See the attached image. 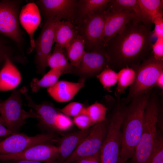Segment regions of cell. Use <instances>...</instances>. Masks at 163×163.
I'll list each match as a JSON object with an SVG mask.
<instances>
[{
    "label": "cell",
    "instance_id": "cell-14",
    "mask_svg": "<svg viewBox=\"0 0 163 163\" xmlns=\"http://www.w3.org/2000/svg\"><path fill=\"white\" fill-rule=\"evenodd\" d=\"M107 9L109 12L104 25L102 40L104 48L107 42L121 32L130 21L135 20L139 22L133 12Z\"/></svg>",
    "mask_w": 163,
    "mask_h": 163
},
{
    "label": "cell",
    "instance_id": "cell-31",
    "mask_svg": "<svg viewBox=\"0 0 163 163\" xmlns=\"http://www.w3.org/2000/svg\"><path fill=\"white\" fill-rule=\"evenodd\" d=\"M107 110V108L104 105L96 102L86 108V114L95 124L105 121Z\"/></svg>",
    "mask_w": 163,
    "mask_h": 163
},
{
    "label": "cell",
    "instance_id": "cell-19",
    "mask_svg": "<svg viewBox=\"0 0 163 163\" xmlns=\"http://www.w3.org/2000/svg\"><path fill=\"white\" fill-rule=\"evenodd\" d=\"M27 89L24 87L23 94L25 97L27 101V105L34 109L39 117L41 122L45 126L55 129V122L59 112L52 104L43 103L37 104L27 94Z\"/></svg>",
    "mask_w": 163,
    "mask_h": 163
},
{
    "label": "cell",
    "instance_id": "cell-20",
    "mask_svg": "<svg viewBox=\"0 0 163 163\" xmlns=\"http://www.w3.org/2000/svg\"><path fill=\"white\" fill-rule=\"evenodd\" d=\"M88 128L69 134L64 138L58 147V158L57 163H63L73 152L81 141L89 134Z\"/></svg>",
    "mask_w": 163,
    "mask_h": 163
},
{
    "label": "cell",
    "instance_id": "cell-15",
    "mask_svg": "<svg viewBox=\"0 0 163 163\" xmlns=\"http://www.w3.org/2000/svg\"><path fill=\"white\" fill-rule=\"evenodd\" d=\"M108 62L109 59L104 48L85 51L75 71L84 76L96 75L108 65Z\"/></svg>",
    "mask_w": 163,
    "mask_h": 163
},
{
    "label": "cell",
    "instance_id": "cell-8",
    "mask_svg": "<svg viewBox=\"0 0 163 163\" xmlns=\"http://www.w3.org/2000/svg\"><path fill=\"white\" fill-rule=\"evenodd\" d=\"M22 1L0 0V34L12 40L21 50L23 37L19 16Z\"/></svg>",
    "mask_w": 163,
    "mask_h": 163
},
{
    "label": "cell",
    "instance_id": "cell-30",
    "mask_svg": "<svg viewBox=\"0 0 163 163\" xmlns=\"http://www.w3.org/2000/svg\"><path fill=\"white\" fill-rule=\"evenodd\" d=\"M162 132L158 130L152 150L147 163H163V137Z\"/></svg>",
    "mask_w": 163,
    "mask_h": 163
},
{
    "label": "cell",
    "instance_id": "cell-16",
    "mask_svg": "<svg viewBox=\"0 0 163 163\" xmlns=\"http://www.w3.org/2000/svg\"><path fill=\"white\" fill-rule=\"evenodd\" d=\"M19 20L29 37L30 47L28 52L30 53L35 48L34 34L41 21L40 11L36 3L31 2L23 6L20 12Z\"/></svg>",
    "mask_w": 163,
    "mask_h": 163
},
{
    "label": "cell",
    "instance_id": "cell-32",
    "mask_svg": "<svg viewBox=\"0 0 163 163\" xmlns=\"http://www.w3.org/2000/svg\"><path fill=\"white\" fill-rule=\"evenodd\" d=\"M0 35V62H4L5 56H8L12 60L21 63L23 57L14 53L13 49L8 45L3 37Z\"/></svg>",
    "mask_w": 163,
    "mask_h": 163
},
{
    "label": "cell",
    "instance_id": "cell-18",
    "mask_svg": "<svg viewBox=\"0 0 163 163\" xmlns=\"http://www.w3.org/2000/svg\"><path fill=\"white\" fill-rule=\"evenodd\" d=\"M21 76L18 70L8 56L0 71V91H7L16 88L20 84Z\"/></svg>",
    "mask_w": 163,
    "mask_h": 163
},
{
    "label": "cell",
    "instance_id": "cell-9",
    "mask_svg": "<svg viewBox=\"0 0 163 163\" xmlns=\"http://www.w3.org/2000/svg\"><path fill=\"white\" fill-rule=\"evenodd\" d=\"M36 3L45 21L56 18L74 25L78 17V0H39Z\"/></svg>",
    "mask_w": 163,
    "mask_h": 163
},
{
    "label": "cell",
    "instance_id": "cell-17",
    "mask_svg": "<svg viewBox=\"0 0 163 163\" xmlns=\"http://www.w3.org/2000/svg\"><path fill=\"white\" fill-rule=\"evenodd\" d=\"M85 81L84 78L78 82L63 80L58 81L53 86L47 88V92L57 102L68 101L85 86Z\"/></svg>",
    "mask_w": 163,
    "mask_h": 163
},
{
    "label": "cell",
    "instance_id": "cell-22",
    "mask_svg": "<svg viewBox=\"0 0 163 163\" xmlns=\"http://www.w3.org/2000/svg\"><path fill=\"white\" fill-rule=\"evenodd\" d=\"M47 66L51 69L60 70L63 74L72 73L75 72V68L65 56L63 48L55 45L53 51L49 56L47 61Z\"/></svg>",
    "mask_w": 163,
    "mask_h": 163
},
{
    "label": "cell",
    "instance_id": "cell-40",
    "mask_svg": "<svg viewBox=\"0 0 163 163\" xmlns=\"http://www.w3.org/2000/svg\"><path fill=\"white\" fill-rule=\"evenodd\" d=\"M0 163H45L43 162L22 160H0Z\"/></svg>",
    "mask_w": 163,
    "mask_h": 163
},
{
    "label": "cell",
    "instance_id": "cell-6",
    "mask_svg": "<svg viewBox=\"0 0 163 163\" xmlns=\"http://www.w3.org/2000/svg\"><path fill=\"white\" fill-rule=\"evenodd\" d=\"M109 12L107 9L78 19L74 25L85 41L86 51L103 49L102 37Z\"/></svg>",
    "mask_w": 163,
    "mask_h": 163
},
{
    "label": "cell",
    "instance_id": "cell-34",
    "mask_svg": "<svg viewBox=\"0 0 163 163\" xmlns=\"http://www.w3.org/2000/svg\"><path fill=\"white\" fill-rule=\"evenodd\" d=\"M73 125V122L69 116L59 113L55 122V129L59 130H65L70 128Z\"/></svg>",
    "mask_w": 163,
    "mask_h": 163
},
{
    "label": "cell",
    "instance_id": "cell-23",
    "mask_svg": "<svg viewBox=\"0 0 163 163\" xmlns=\"http://www.w3.org/2000/svg\"><path fill=\"white\" fill-rule=\"evenodd\" d=\"M142 13L143 24H152V19L163 14V0H138Z\"/></svg>",
    "mask_w": 163,
    "mask_h": 163
},
{
    "label": "cell",
    "instance_id": "cell-25",
    "mask_svg": "<svg viewBox=\"0 0 163 163\" xmlns=\"http://www.w3.org/2000/svg\"><path fill=\"white\" fill-rule=\"evenodd\" d=\"M110 1L111 0H78V19L95 12L105 10Z\"/></svg>",
    "mask_w": 163,
    "mask_h": 163
},
{
    "label": "cell",
    "instance_id": "cell-2",
    "mask_svg": "<svg viewBox=\"0 0 163 163\" xmlns=\"http://www.w3.org/2000/svg\"><path fill=\"white\" fill-rule=\"evenodd\" d=\"M151 91L132 100L125 107L121 125V163H126L133 156L142 133L145 110Z\"/></svg>",
    "mask_w": 163,
    "mask_h": 163
},
{
    "label": "cell",
    "instance_id": "cell-12",
    "mask_svg": "<svg viewBox=\"0 0 163 163\" xmlns=\"http://www.w3.org/2000/svg\"><path fill=\"white\" fill-rule=\"evenodd\" d=\"M57 18H53L47 20L39 37L35 40V63L37 72L40 74H44L47 67V59L54 43L55 27Z\"/></svg>",
    "mask_w": 163,
    "mask_h": 163
},
{
    "label": "cell",
    "instance_id": "cell-38",
    "mask_svg": "<svg viewBox=\"0 0 163 163\" xmlns=\"http://www.w3.org/2000/svg\"><path fill=\"white\" fill-rule=\"evenodd\" d=\"M100 152L92 155L82 158L75 163H101Z\"/></svg>",
    "mask_w": 163,
    "mask_h": 163
},
{
    "label": "cell",
    "instance_id": "cell-27",
    "mask_svg": "<svg viewBox=\"0 0 163 163\" xmlns=\"http://www.w3.org/2000/svg\"><path fill=\"white\" fill-rule=\"evenodd\" d=\"M117 85L114 92L116 97L120 96L125 89L131 85L136 78V72L132 68L126 67L120 69L117 73Z\"/></svg>",
    "mask_w": 163,
    "mask_h": 163
},
{
    "label": "cell",
    "instance_id": "cell-3",
    "mask_svg": "<svg viewBox=\"0 0 163 163\" xmlns=\"http://www.w3.org/2000/svg\"><path fill=\"white\" fill-rule=\"evenodd\" d=\"M159 102L155 93L151 92L144 115L142 133L132 157L126 163H147L157 131Z\"/></svg>",
    "mask_w": 163,
    "mask_h": 163
},
{
    "label": "cell",
    "instance_id": "cell-4",
    "mask_svg": "<svg viewBox=\"0 0 163 163\" xmlns=\"http://www.w3.org/2000/svg\"><path fill=\"white\" fill-rule=\"evenodd\" d=\"M116 100L100 152L101 163H121V125L126 106L120 98Z\"/></svg>",
    "mask_w": 163,
    "mask_h": 163
},
{
    "label": "cell",
    "instance_id": "cell-37",
    "mask_svg": "<svg viewBox=\"0 0 163 163\" xmlns=\"http://www.w3.org/2000/svg\"><path fill=\"white\" fill-rule=\"evenodd\" d=\"M152 53L156 60L163 61V38H157L151 47Z\"/></svg>",
    "mask_w": 163,
    "mask_h": 163
},
{
    "label": "cell",
    "instance_id": "cell-42",
    "mask_svg": "<svg viewBox=\"0 0 163 163\" xmlns=\"http://www.w3.org/2000/svg\"><path fill=\"white\" fill-rule=\"evenodd\" d=\"M2 140V139H1V138H0V142L1 140Z\"/></svg>",
    "mask_w": 163,
    "mask_h": 163
},
{
    "label": "cell",
    "instance_id": "cell-13",
    "mask_svg": "<svg viewBox=\"0 0 163 163\" xmlns=\"http://www.w3.org/2000/svg\"><path fill=\"white\" fill-rule=\"evenodd\" d=\"M58 155V147L46 143L35 145L18 153L0 155V160H22L57 163Z\"/></svg>",
    "mask_w": 163,
    "mask_h": 163
},
{
    "label": "cell",
    "instance_id": "cell-35",
    "mask_svg": "<svg viewBox=\"0 0 163 163\" xmlns=\"http://www.w3.org/2000/svg\"><path fill=\"white\" fill-rule=\"evenodd\" d=\"M155 27L152 31L153 36L157 38H163V14H158L154 17L151 21Z\"/></svg>",
    "mask_w": 163,
    "mask_h": 163
},
{
    "label": "cell",
    "instance_id": "cell-41",
    "mask_svg": "<svg viewBox=\"0 0 163 163\" xmlns=\"http://www.w3.org/2000/svg\"><path fill=\"white\" fill-rule=\"evenodd\" d=\"M155 86L158 87L161 90L163 89V72L159 75L156 81Z\"/></svg>",
    "mask_w": 163,
    "mask_h": 163
},
{
    "label": "cell",
    "instance_id": "cell-10",
    "mask_svg": "<svg viewBox=\"0 0 163 163\" xmlns=\"http://www.w3.org/2000/svg\"><path fill=\"white\" fill-rule=\"evenodd\" d=\"M107 131L105 121L94 124L89 134L63 163H75L82 158L100 152Z\"/></svg>",
    "mask_w": 163,
    "mask_h": 163
},
{
    "label": "cell",
    "instance_id": "cell-21",
    "mask_svg": "<svg viewBox=\"0 0 163 163\" xmlns=\"http://www.w3.org/2000/svg\"><path fill=\"white\" fill-rule=\"evenodd\" d=\"M79 34L73 24L57 18L56 22L54 42L62 48H67L72 41Z\"/></svg>",
    "mask_w": 163,
    "mask_h": 163
},
{
    "label": "cell",
    "instance_id": "cell-11",
    "mask_svg": "<svg viewBox=\"0 0 163 163\" xmlns=\"http://www.w3.org/2000/svg\"><path fill=\"white\" fill-rule=\"evenodd\" d=\"M55 137L52 133L32 136L18 132L12 133L0 142V155L18 153L35 145L47 143Z\"/></svg>",
    "mask_w": 163,
    "mask_h": 163
},
{
    "label": "cell",
    "instance_id": "cell-24",
    "mask_svg": "<svg viewBox=\"0 0 163 163\" xmlns=\"http://www.w3.org/2000/svg\"><path fill=\"white\" fill-rule=\"evenodd\" d=\"M85 40L79 34L71 42L66 49L67 59L75 68L80 63L85 52Z\"/></svg>",
    "mask_w": 163,
    "mask_h": 163
},
{
    "label": "cell",
    "instance_id": "cell-29",
    "mask_svg": "<svg viewBox=\"0 0 163 163\" xmlns=\"http://www.w3.org/2000/svg\"><path fill=\"white\" fill-rule=\"evenodd\" d=\"M96 76L103 88L110 92H111L110 88L117 82V73L108 65Z\"/></svg>",
    "mask_w": 163,
    "mask_h": 163
},
{
    "label": "cell",
    "instance_id": "cell-43",
    "mask_svg": "<svg viewBox=\"0 0 163 163\" xmlns=\"http://www.w3.org/2000/svg\"><path fill=\"white\" fill-rule=\"evenodd\" d=\"M1 101H0V102H1Z\"/></svg>",
    "mask_w": 163,
    "mask_h": 163
},
{
    "label": "cell",
    "instance_id": "cell-33",
    "mask_svg": "<svg viewBox=\"0 0 163 163\" xmlns=\"http://www.w3.org/2000/svg\"><path fill=\"white\" fill-rule=\"evenodd\" d=\"M86 109L81 103L72 102L59 110L61 112L66 116L74 117L81 114H86Z\"/></svg>",
    "mask_w": 163,
    "mask_h": 163
},
{
    "label": "cell",
    "instance_id": "cell-39",
    "mask_svg": "<svg viewBox=\"0 0 163 163\" xmlns=\"http://www.w3.org/2000/svg\"><path fill=\"white\" fill-rule=\"evenodd\" d=\"M12 133L5 126L3 120L0 115V137L9 136Z\"/></svg>",
    "mask_w": 163,
    "mask_h": 163
},
{
    "label": "cell",
    "instance_id": "cell-28",
    "mask_svg": "<svg viewBox=\"0 0 163 163\" xmlns=\"http://www.w3.org/2000/svg\"><path fill=\"white\" fill-rule=\"evenodd\" d=\"M107 8L133 12L136 14L138 21L143 23L142 15L138 0H111Z\"/></svg>",
    "mask_w": 163,
    "mask_h": 163
},
{
    "label": "cell",
    "instance_id": "cell-26",
    "mask_svg": "<svg viewBox=\"0 0 163 163\" xmlns=\"http://www.w3.org/2000/svg\"><path fill=\"white\" fill-rule=\"evenodd\" d=\"M62 74V72L57 69H51L40 80L37 78L32 79L30 86L32 92L36 93L42 88H49L54 85Z\"/></svg>",
    "mask_w": 163,
    "mask_h": 163
},
{
    "label": "cell",
    "instance_id": "cell-36",
    "mask_svg": "<svg viewBox=\"0 0 163 163\" xmlns=\"http://www.w3.org/2000/svg\"><path fill=\"white\" fill-rule=\"evenodd\" d=\"M74 122L81 130L87 129L94 125L88 116L86 114H82L74 117Z\"/></svg>",
    "mask_w": 163,
    "mask_h": 163
},
{
    "label": "cell",
    "instance_id": "cell-7",
    "mask_svg": "<svg viewBox=\"0 0 163 163\" xmlns=\"http://www.w3.org/2000/svg\"><path fill=\"white\" fill-rule=\"evenodd\" d=\"M23 90L24 87L13 91L8 98L0 102V115L5 126L12 133L18 132L27 118L39 119L35 111L32 110L27 111L22 108Z\"/></svg>",
    "mask_w": 163,
    "mask_h": 163
},
{
    "label": "cell",
    "instance_id": "cell-1",
    "mask_svg": "<svg viewBox=\"0 0 163 163\" xmlns=\"http://www.w3.org/2000/svg\"><path fill=\"white\" fill-rule=\"evenodd\" d=\"M151 25L132 20L107 42L104 48L112 69L133 68L151 55L153 37Z\"/></svg>",
    "mask_w": 163,
    "mask_h": 163
},
{
    "label": "cell",
    "instance_id": "cell-5",
    "mask_svg": "<svg viewBox=\"0 0 163 163\" xmlns=\"http://www.w3.org/2000/svg\"><path fill=\"white\" fill-rule=\"evenodd\" d=\"M136 72V78L130 86L127 97L122 99L127 104L134 98L147 93L155 86L156 81L163 72V61L156 60L152 54L139 65L133 68Z\"/></svg>",
    "mask_w": 163,
    "mask_h": 163
}]
</instances>
